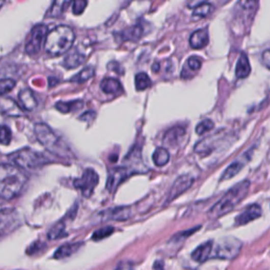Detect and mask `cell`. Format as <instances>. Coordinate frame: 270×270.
<instances>
[{
  "label": "cell",
  "instance_id": "1",
  "mask_svg": "<svg viewBox=\"0 0 270 270\" xmlns=\"http://www.w3.org/2000/svg\"><path fill=\"white\" fill-rule=\"evenodd\" d=\"M28 182L20 168L12 164H2L0 167V196L4 200H12L19 196Z\"/></svg>",
  "mask_w": 270,
  "mask_h": 270
},
{
  "label": "cell",
  "instance_id": "2",
  "mask_svg": "<svg viewBox=\"0 0 270 270\" xmlns=\"http://www.w3.org/2000/svg\"><path fill=\"white\" fill-rule=\"evenodd\" d=\"M75 39L73 30L68 25H58L48 33L44 41V50L52 56L63 55L70 51Z\"/></svg>",
  "mask_w": 270,
  "mask_h": 270
},
{
  "label": "cell",
  "instance_id": "3",
  "mask_svg": "<svg viewBox=\"0 0 270 270\" xmlns=\"http://www.w3.org/2000/svg\"><path fill=\"white\" fill-rule=\"evenodd\" d=\"M249 188H250L249 181H243L233 186L217 204L212 206L211 209L209 210L208 211L209 218L218 219L230 212L238 203H241L246 198Z\"/></svg>",
  "mask_w": 270,
  "mask_h": 270
},
{
  "label": "cell",
  "instance_id": "4",
  "mask_svg": "<svg viewBox=\"0 0 270 270\" xmlns=\"http://www.w3.org/2000/svg\"><path fill=\"white\" fill-rule=\"evenodd\" d=\"M34 132L36 139L49 152L66 159L69 158L71 155L69 148L61 141V139L57 137L48 125L42 123L36 124L34 127Z\"/></svg>",
  "mask_w": 270,
  "mask_h": 270
},
{
  "label": "cell",
  "instance_id": "5",
  "mask_svg": "<svg viewBox=\"0 0 270 270\" xmlns=\"http://www.w3.org/2000/svg\"><path fill=\"white\" fill-rule=\"evenodd\" d=\"M9 158L15 166L26 171L36 170L50 163V159L46 155L31 148L19 149L11 153Z\"/></svg>",
  "mask_w": 270,
  "mask_h": 270
},
{
  "label": "cell",
  "instance_id": "6",
  "mask_svg": "<svg viewBox=\"0 0 270 270\" xmlns=\"http://www.w3.org/2000/svg\"><path fill=\"white\" fill-rule=\"evenodd\" d=\"M242 243L235 237H224L218 243L212 257L221 260H232L241 251Z\"/></svg>",
  "mask_w": 270,
  "mask_h": 270
},
{
  "label": "cell",
  "instance_id": "7",
  "mask_svg": "<svg viewBox=\"0 0 270 270\" xmlns=\"http://www.w3.org/2000/svg\"><path fill=\"white\" fill-rule=\"evenodd\" d=\"M99 181L98 174L93 169H86L82 176L74 179L73 185L78 189L85 198H90Z\"/></svg>",
  "mask_w": 270,
  "mask_h": 270
},
{
  "label": "cell",
  "instance_id": "8",
  "mask_svg": "<svg viewBox=\"0 0 270 270\" xmlns=\"http://www.w3.org/2000/svg\"><path fill=\"white\" fill-rule=\"evenodd\" d=\"M48 33H49L48 29L44 24L35 25L32 29L31 34H30V38L25 44L26 53L30 55L37 54L42 47V43L44 44Z\"/></svg>",
  "mask_w": 270,
  "mask_h": 270
},
{
  "label": "cell",
  "instance_id": "9",
  "mask_svg": "<svg viewBox=\"0 0 270 270\" xmlns=\"http://www.w3.org/2000/svg\"><path fill=\"white\" fill-rule=\"evenodd\" d=\"M194 179L190 175H182L179 176L176 181L173 183L171 189L169 190L168 197L166 200V204L171 203L176 198H178L181 194H183L185 191H187L191 185L193 184Z\"/></svg>",
  "mask_w": 270,
  "mask_h": 270
},
{
  "label": "cell",
  "instance_id": "10",
  "mask_svg": "<svg viewBox=\"0 0 270 270\" xmlns=\"http://www.w3.org/2000/svg\"><path fill=\"white\" fill-rule=\"evenodd\" d=\"M186 135V129L181 126H175L169 129L164 135L163 144L165 147L176 148L183 142Z\"/></svg>",
  "mask_w": 270,
  "mask_h": 270
},
{
  "label": "cell",
  "instance_id": "11",
  "mask_svg": "<svg viewBox=\"0 0 270 270\" xmlns=\"http://www.w3.org/2000/svg\"><path fill=\"white\" fill-rule=\"evenodd\" d=\"M129 171L128 168L125 167H118L112 168L109 170L108 178H107V190L113 192L119 185H121L125 179L128 177Z\"/></svg>",
  "mask_w": 270,
  "mask_h": 270
},
{
  "label": "cell",
  "instance_id": "12",
  "mask_svg": "<svg viewBox=\"0 0 270 270\" xmlns=\"http://www.w3.org/2000/svg\"><path fill=\"white\" fill-rule=\"evenodd\" d=\"M262 215V208L258 204H253L247 207L244 211L238 214L235 218V225L237 226H241V225H246L249 222H252L254 220H257Z\"/></svg>",
  "mask_w": 270,
  "mask_h": 270
},
{
  "label": "cell",
  "instance_id": "13",
  "mask_svg": "<svg viewBox=\"0 0 270 270\" xmlns=\"http://www.w3.org/2000/svg\"><path fill=\"white\" fill-rule=\"evenodd\" d=\"M131 209L129 207H115L100 214L102 221H126L131 218Z\"/></svg>",
  "mask_w": 270,
  "mask_h": 270
},
{
  "label": "cell",
  "instance_id": "14",
  "mask_svg": "<svg viewBox=\"0 0 270 270\" xmlns=\"http://www.w3.org/2000/svg\"><path fill=\"white\" fill-rule=\"evenodd\" d=\"M212 247H213V242L208 241V242L200 245L196 250H194L191 253V258L198 263H204L208 259L211 258Z\"/></svg>",
  "mask_w": 270,
  "mask_h": 270
},
{
  "label": "cell",
  "instance_id": "15",
  "mask_svg": "<svg viewBox=\"0 0 270 270\" xmlns=\"http://www.w3.org/2000/svg\"><path fill=\"white\" fill-rule=\"evenodd\" d=\"M85 61H86V56L83 53H80L78 49L75 48L68 52V54L64 58L63 64L68 69H74L83 65Z\"/></svg>",
  "mask_w": 270,
  "mask_h": 270
},
{
  "label": "cell",
  "instance_id": "16",
  "mask_svg": "<svg viewBox=\"0 0 270 270\" xmlns=\"http://www.w3.org/2000/svg\"><path fill=\"white\" fill-rule=\"evenodd\" d=\"M209 41V36H208V32L207 30H197V31H194L190 38H189V43L191 48L199 50V49H203L205 48Z\"/></svg>",
  "mask_w": 270,
  "mask_h": 270
},
{
  "label": "cell",
  "instance_id": "17",
  "mask_svg": "<svg viewBox=\"0 0 270 270\" xmlns=\"http://www.w3.org/2000/svg\"><path fill=\"white\" fill-rule=\"evenodd\" d=\"M144 34V29L142 25H132L124 29L118 33V37L123 41H138Z\"/></svg>",
  "mask_w": 270,
  "mask_h": 270
},
{
  "label": "cell",
  "instance_id": "18",
  "mask_svg": "<svg viewBox=\"0 0 270 270\" xmlns=\"http://www.w3.org/2000/svg\"><path fill=\"white\" fill-rule=\"evenodd\" d=\"M83 245L84 244L82 242L80 243L65 244V245L61 246L59 248H57V250L54 252V259L62 260V259H65V258H69V257L73 256L74 253H76Z\"/></svg>",
  "mask_w": 270,
  "mask_h": 270
},
{
  "label": "cell",
  "instance_id": "19",
  "mask_svg": "<svg viewBox=\"0 0 270 270\" xmlns=\"http://www.w3.org/2000/svg\"><path fill=\"white\" fill-rule=\"evenodd\" d=\"M0 104H2V112L3 114L9 115V116H14L17 117L22 115L21 109L19 108L18 104L15 102L13 99L9 97H2V100H0Z\"/></svg>",
  "mask_w": 270,
  "mask_h": 270
},
{
  "label": "cell",
  "instance_id": "20",
  "mask_svg": "<svg viewBox=\"0 0 270 270\" xmlns=\"http://www.w3.org/2000/svg\"><path fill=\"white\" fill-rule=\"evenodd\" d=\"M21 106L26 111H32L37 107V100L30 89H22L18 95Z\"/></svg>",
  "mask_w": 270,
  "mask_h": 270
},
{
  "label": "cell",
  "instance_id": "21",
  "mask_svg": "<svg viewBox=\"0 0 270 270\" xmlns=\"http://www.w3.org/2000/svg\"><path fill=\"white\" fill-rule=\"evenodd\" d=\"M100 89L103 93L107 94H121L123 92V87L117 79L115 78H103L100 83Z\"/></svg>",
  "mask_w": 270,
  "mask_h": 270
},
{
  "label": "cell",
  "instance_id": "22",
  "mask_svg": "<svg viewBox=\"0 0 270 270\" xmlns=\"http://www.w3.org/2000/svg\"><path fill=\"white\" fill-rule=\"evenodd\" d=\"M250 64L248 61V57L246 54L242 53L239 55V58L237 61L236 64V68H235V75L237 78H245L247 77L248 75L250 74Z\"/></svg>",
  "mask_w": 270,
  "mask_h": 270
},
{
  "label": "cell",
  "instance_id": "23",
  "mask_svg": "<svg viewBox=\"0 0 270 270\" xmlns=\"http://www.w3.org/2000/svg\"><path fill=\"white\" fill-rule=\"evenodd\" d=\"M152 159L157 167H163L166 164H168V161L170 159L169 151L165 147H158L155 149V151L153 152Z\"/></svg>",
  "mask_w": 270,
  "mask_h": 270
},
{
  "label": "cell",
  "instance_id": "24",
  "mask_svg": "<svg viewBox=\"0 0 270 270\" xmlns=\"http://www.w3.org/2000/svg\"><path fill=\"white\" fill-rule=\"evenodd\" d=\"M83 106H84V102L80 100H73V101H69V102L59 101L55 104L56 109H58V111H61L63 113L75 112V111L79 110L80 108H83Z\"/></svg>",
  "mask_w": 270,
  "mask_h": 270
},
{
  "label": "cell",
  "instance_id": "25",
  "mask_svg": "<svg viewBox=\"0 0 270 270\" xmlns=\"http://www.w3.org/2000/svg\"><path fill=\"white\" fill-rule=\"evenodd\" d=\"M245 161L241 160V159H237L235 161H233L230 166L227 167V169L224 171L223 175H222V181H226V179H230L232 178L234 175H236L239 171L242 170V168L244 167Z\"/></svg>",
  "mask_w": 270,
  "mask_h": 270
},
{
  "label": "cell",
  "instance_id": "26",
  "mask_svg": "<svg viewBox=\"0 0 270 270\" xmlns=\"http://www.w3.org/2000/svg\"><path fill=\"white\" fill-rule=\"evenodd\" d=\"M65 220L66 219H63L61 222H58L57 224H55L54 226L50 229V231L48 232V238L49 239H52V241H53V239L62 238V237L67 235Z\"/></svg>",
  "mask_w": 270,
  "mask_h": 270
},
{
  "label": "cell",
  "instance_id": "27",
  "mask_svg": "<svg viewBox=\"0 0 270 270\" xmlns=\"http://www.w3.org/2000/svg\"><path fill=\"white\" fill-rule=\"evenodd\" d=\"M93 74H94V68L91 66H89V67L83 69L79 73L75 74L74 76L70 79V82L76 83V84H83V83L87 82L88 79L91 78L93 76Z\"/></svg>",
  "mask_w": 270,
  "mask_h": 270
},
{
  "label": "cell",
  "instance_id": "28",
  "mask_svg": "<svg viewBox=\"0 0 270 270\" xmlns=\"http://www.w3.org/2000/svg\"><path fill=\"white\" fill-rule=\"evenodd\" d=\"M152 80L146 73H138L135 75V87H137L138 91H143L148 88L151 87Z\"/></svg>",
  "mask_w": 270,
  "mask_h": 270
},
{
  "label": "cell",
  "instance_id": "29",
  "mask_svg": "<svg viewBox=\"0 0 270 270\" xmlns=\"http://www.w3.org/2000/svg\"><path fill=\"white\" fill-rule=\"evenodd\" d=\"M213 11V7L211 4L209 3H200L196 8H194L193 11V16L196 17H206L208 15Z\"/></svg>",
  "mask_w": 270,
  "mask_h": 270
},
{
  "label": "cell",
  "instance_id": "30",
  "mask_svg": "<svg viewBox=\"0 0 270 270\" xmlns=\"http://www.w3.org/2000/svg\"><path fill=\"white\" fill-rule=\"evenodd\" d=\"M69 5H70L69 2H54L52 4V7L50 8L48 15H50L51 17H54V18L62 16L63 13L66 10V7Z\"/></svg>",
  "mask_w": 270,
  "mask_h": 270
},
{
  "label": "cell",
  "instance_id": "31",
  "mask_svg": "<svg viewBox=\"0 0 270 270\" xmlns=\"http://www.w3.org/2000/svg\"><path fill=\"white\" fill-rule=\"evenodd\" d=\"M113 232H114V227H112V226H107V227L100 228L93 233L92 239H94V241H100V239H103V238L110 236Z\"/></svg>",
  "mask_w": 270,
  "mask_h": 270
},
{
  "label": "cell",
  "instance_id": "32",
  "mask_svg": "<svg viewBox=\"0 0 270 270\" xmlns=\"http://www.w3.org/2000/svg\"><path fill=\"white\" fill-rule=\"evenodd\" d=\"M213 127H214V124H213V122L211 121V119H204L203 122H201V123L197 126L196 132H197L199 135H203V134L209 132L211 129H213Z\"/></svg>",
  "mask_w": 270,
  "mask_h": 270
},
{
  "label": "cell",
  "instance_id": "33",
  "mask_svg": "<svg viewBox=\"0 0 270 270\" xmlns=\"http://www.w3.org/2000/svg\"><path fill=\"white\" fill-rule=\"evenodd\" d=\"M15 80L11 79V78H3L2 82H0V92H2L3 95H5L6 93L12 91L15 87Z\"/></svg>",
  "mask_w": 270,
  "mask_h": 270
},
{
  "label": "cell",
  "instance_id": "34",
  "mask_svg": "<svg viewBox=\"0 0 270 270\" xmlns=\"http://www.w3.org/2000/svg\"><path fill=\"white\" fill-rule=\"evenodd\" d=\"M202 62L198 56H191L187 61V69L191 70L192 72H197L201 69Z\"/></svg>",
  "mask_w": 270,
  "mask_h": 270
},
{
  "label": "cell",
  "instance_id": "35",
  "mask_svg": "<svg viewBox=\"0 0 270 270\" xmlns=\"http://www.w3.org/2000/svg\"><path fill=\"white\" fill-rule=\"evenodd\" d=\"M87 5H88V3L84 2V0H76V2L72 3L73 14L80 15L85 11V8L87 7Z\"/></svg>",
  "mask_w": 270,
  "mask_h": 270
},
{
  "label": "cell",
  "instance_id": "36",
  "mask_svg": "<svg viewBox=\"0 0 270 270\" xmlns=\"http://www.w3.org/2000/svg\"><path fill=\"white\" fill-rule=\"evenodd\" d=\"M11 139H12L11 130L7 126L4 125L2 127V138H0V140H2V144L3 145H9L11 142Z\"/></svg>",
  "mask_w": 270,
  "mask_h": 270
},
{
  "label": "cell",
  "instance_id": "37",
  "mask_svg": "<svg viewBox=\"0 0 270 270\" xmlns=\"http://www.w3.org/2000/svg\"><path fill=\"white\" fill-rule=\"evenodd\" d=\"M44 246V244L40 243V242H35L33 243L31 246H30L26 250V253L29 254V256H32V254H35L37 253L39 250L42 249V247Z\"/></svg>",
  "mask_w": 270,
  "mask_h": 270
},
{
  "label": "cell",
  "instance_id": "38",
  "mask_svg": "<svg viewBox=\"0 0 270 270\" xmlns=\"http://www.w3.org/2000/svg\"><path fill=\"white\" fill-rule=\"evenodd\" d=\"M199 228L200 227H197V228H194V229H190V230H187V231H183V232L178 233V234H175L173 236V238H172V241H175V239H177V241H181V239H184L185 237H188L189 235H191L193 232H196Z\"/></svg>",
  "mask_w": 270,
  "mask_h": 270
},
{
  "label": "cell",
  "instance_id": "39",
  "mask_svg": "<svg viewBox=\"0 0 270 270\" xmlns=\"http://www.w3.org/2000/svg\"><path fill=\"white\" fill-rule=\"evenodd\" d=\"M114 270H133V264L129 261L119 262Z\"/></svg>",
  "mask_w": 270,
  "mask_h": 270
},
{
  "label": "cell",
  "instance_id": "40",
  "mask_svg": "<svg viewBox=\"0 0 270 270\" xmlns=\"http://www.w3.org/2000/svg\"><path fill=\"white\" fill-rule=\"evenodd\" d=\"M262 58H263V63H264V65H265L268 69H270V50L265 51V52L263 53V55H262Z\"/></svg>",
  "mask_w": 270,
  "mask_h": 270
}]
</instances>
